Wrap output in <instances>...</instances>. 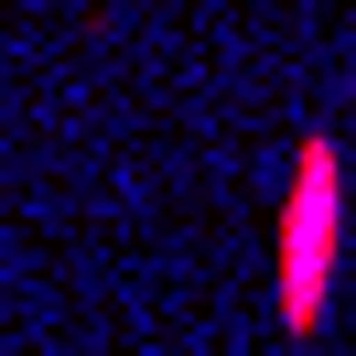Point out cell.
Instances as JSON below:
<instances>
[{"label":"cell","instance_id":"obj_1","mask_svg":"<svg viewBox=\"0 0 356 356\" xmlns=\"http://www.w3.org/2000/svg\"><path fill=\"white\" fill-rule=\"evenodd\" d=\"M324 270H334V162H324V140H302V184H291V216H281V313H291V334L324 313Z\"/></svg>","mask_w":356,"mask_h":356}]
</instances>
